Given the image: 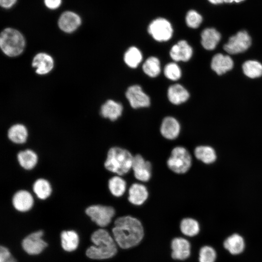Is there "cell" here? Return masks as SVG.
<instances>
[{"label": "cell", "mask_w": 262, "mask_h": 262, "mask_svg": "<svg viewBox=\"0 0 262 262\" xmlns=\"http://www.w3.org/2000/svg\"><path fill=\"white\" fill-rule=\"evenodd\" d=\"M112 229L113 237L117 246L123 249L136 246L143 240L144 230L139 220L130 215L117 218Z\"/></svg>", "instance_id": "cell-1"}, {"label": "cell", "mask_w": 262, "mask_h": 262, "mask_svg": "<svg viewBox=\"0 0 262 262\" xmlns=\"http://www.w3.org/2000/svg\"><path fill=\"white\" fill-rule=\"evenodd\" d=\"M91 240L94 245L88 247L86 251L88 258L101 260L111 258L116 254L117 244L106 230L99 229L95 231Z\"/></svg>", "instance_id": "cell-2"}, {"label": "cell", "mask_w": 262, "mask_h": 262, "mask_svg": "<svg viewBox=\"0 0 262 262\" xmlns=\"http://www.w3.org/2000/svg\"><path fill=\"white\" fill-rule=\"evenodd\" d=\"M133 156L128 150L113 147L107 153L104 163L105 168L118 176L127 174L131 168Z\"/></svg>", "instance_id": "cell-3"}, {"label": "cell", "mask_w": 262, "mask_h": 262, "mask_svg": "<svg viewBox=\"0 0 262 262\" xmlns=\"http://www.w3.org/2000/svg\"><path fill=\"white\" fill-rule=\"evenodd\" d=\"M0 46L2 51L6 55L10 57L16 56L23 51L25 40L19 31L8 28L1 33Z\"/></svg>", "instance_id": "cell-4"}, {"label": "cell", "mask_w": 262, "mask_h": 262, "mask_svg": "<svg viewBox=\"0 0 262 262\" xmlns=\"http://www.w3.org/2000/svg\"><path fill=\"white\" fill-rule=\"evenodd\" d=\"M192 164V158L189 151L184 147L178 146L171 151L167 161L168 167L177 174L187 172Z\"/></svg>", "instance_id": "cell-5"}, {"label": "cell", "mask_w": 262, "mask_h": 262, "mask_svg": "<svg viewBox=\"0 0 262 262\" xmlns=\"http://www.w3.org/2000/svg\"><path fill=\"white\" fill-rule=\"evenodd\" d=\"M91 220L101 227L108 226L115 214V210L111 206L93 205L85 210Z\"/></svg>", "instance_id": "cell-6"}, {"label": "cell", "mask_w": 262, "mask_h": 262, "mask_svg": "<svg viewBox=\"0 0 262 262\" xmlns=\"http://www.w3.org/2000/svg\"><path fill=\"white\" fill-rule=\"evenodd\" d=\"M251 44V38L247 32L241 31L231 36L223 46L225 51L230 54H236L246 50Z\"/></svg>", "instance_id": "cell-7"}, {"label": "cell", "mask_w": 262, "mask_h": 262, "mask_svg": "<svg viewBox=\"0 0 262 262\" xmlns=\"http://www.w3.org/2000/svg\"><path fill=\"white\" fill-rule=\"evenodd\" d=\"M147 30L152 37L159 42L168 41L173 34L171 23L164 18H158L153 20L149 24Z\"/></svg>", "instance_id": "cell-8"}, {"label": "cell", "mask_w": 262, "mask_h": 262, "mask_svg": "<svg viewBox=\"0 0 262 262\" xmlns=\"http://www.w3.org/2000/svg\"><path fill=\"white\" fill-rule=\"evenodd\" d=\"M43 231L38 230L27 236L22 242L24 250L30 255L40 254L47 247V243L42 239Z\"/></svg>", "instance_id": "cell-9"}, {"label": "cell", "mask_w": 262, "mask_h": 262, "mask_svg": "<svg viewBox=\"0 0 262 262\" xmlns=\"http://www.w3.org/2000/svg\"><path fill=\"white\" fill-rule=\"evenodd\" d=\"M125 95L131 107L134 109L147 107L150 105L149 97L143 91L141 87L138 85H133L128 87Z\"/></svg>", "instance_id": "cell-10"}, {"label": "cell", "mask_w": 262, "mask_h": 262, "mask_svg": "<svg viewBox=\"0 0 262 262\" xmlns=\"http://www.w3.org/2000/svg\"><path fill=\"white\" fill-rule=\"evenodd\" d=\"M135 178L141 181H148L151 176V164L140 154L133 156L132 167Z\"/></svg>", "instance_id": "cell-11"}, {"label": "cell", "mask_w": 262, "mask_h": 262, "mask_svg": "<svg viewBox=\"0 0 262 262\" xmlns=\"http://www.w3.org/2000/svg\"><path fill=\"white\" fill-rule=\"evenodd\" d=\"M171 257L175 260L183 261L190 255V242L182 237H176L171 243Z\"/></svg>", "instance_id": "cell-12"}, {"label": "cell", "mask_w": 262, "mask_h": 262, "mask_svg": "<svg viewBox=\"0 0 262 262\" xmlns=\"http://www.w3.org/2000/svg\"><path fill=\"white\" fill-rule=\"evenodd\" d=\"M81 24V17L78 15L71 11L65 12L61 15L58 20L60 29L67 33L75 31Z\"/></svg>", "instance_id": "cell-13"}, {"label": "cell", "mask_w": 262, "mask_h": 262, "mask_svg": "<svg viewBox=\"0 0 262 262\" xmlns=\"http://www.w3.org/2000/svg\"><path fill=\"white\" fill-rule=\"evenodd\" d=\"M171 58L175 61L187 62L191 58L193 49L185 40H180L170 51Z\"/></svg>", "instance_id": "cell-14"}, {"label": "cell", "mask_w": 262, "mask_h": 262, "mask_svg": "<svg viewBox=\"0 0 262 262\" xmlns=\"http://www.w3.org/2000/svg\"><path fill=\"white\" fill-rule=\"evenodd\" d=\"M180 127L178 120L171 116L165 117L161 124L160 132L162 135L168 140L176 139L179 135Z\"/></svg>", "instance_id": "cell-15"}, {"label": "cell", "mask_w": 262, "mask_h": 262, "mask_svg": "<svg viewBox=\"0 0 262 262\" xmlns=\"http://www.w3.org/2000/svg\"><path fill=\"white\" fill-rule=\"evenodd\" d=\"M33 66L35 72L39 75H45L49 73L53 68L54 61L49 55L46 53H39L33 58Z\"/></svg>", "instance_id": "cell-16"}, {"label": "cell", "mask_w": 262, "mask_h": 262, "mask_svg": "<svg viewBox=\"0 0 262 262\" xmlns=\"http://www.w3.org/2000/svg\"><path fill=\"white\" fill-rule=\"evenodd\" d=\"M211 66L217 74L221 75L233 68V61L229 55L217 53L213 56Z\"/></svg>", "instance_id": "cell-17"}, {"label": "cell", "mask_w": 262, "mask_h": 262, "mask_svg": "<svg viewBox=\"0 0 262 262\" xmlns=\"http://www.w3.org/2000/svg\"><path fill=\"white\" fill-rule=\"evenodd\" d=\"M12 203L16 210L25 212L32 208L33 204V199L29 192L25 190H20L16 192L13 196Z\"/></svg>", "instance_id": "cell-18"}, {"label": "cell", "mask_w": 262, "mask_h": 262, "mask_svg": "<svg viewBox=\"0 0 262 262\" xmlns=\"http://www.w3.org/2000/svg\"><path fill=\"white\" fill-rule=\"evenodd\" d=\"M148 196L146 187L140 183L132 184L129 190L128 200L130 203L136 206L144 204Z\"/></svg>", "instance_id": "cell-19"}, {"label": "cell", "mask_w": 262, "mask_h": 262, "mask_svg": "<svg viewBox=\"0 0 262 262\" xmlns=\"http://www.w3.org/2000/svg\"><path fill=\"white\" fill-rule=\"evenodd\" d=\"M201 43L203 47L208 50L214 49L221 39V34L213 28L205 29L201 33Z\"/></svg>", "instance_id": "cell-20"}, {"label": "cell", "mask_w": 262, "mask_h": 262, "mask_svg": "<svg viewBox=\"0 0 262 262\" xmlns=\"http://www.w3.org/2000/svg\"><path fill=\"white\" fill-rule=\"evenodd\" d=\"M123 111V106L121 103L109 99L101 107V115L111 121H115L119 117Z\"/></svg>", "instance_id": "cell-21"}, {"label": "cell", "mask_w": 262, "mask_h": 262, "mask_svg": "<svg viewBox=\"0 0 262 262\" xmlns=\"http://www.w3.org/2000/svg\"><path fill=\"white\" fill-rule=\"evenodd\" d=\"M167 97L171 103L179 105L188 100L189 93L181 84H175L168 88Z\"/></svg>", "instance_id": "cell-22"}, {"label": "cell", "mask_w": 262, "mask_h": 262, "mask_svg": "<svg viewBox=\"0 0 262 262\" xmlns=\"http://www.w3.org/2000/svg\"><path fill=\"white\" fill-rule=\"evenodd\" d=\"M223 246L230 254L237 255L244 251L245 244L243 238L239 234L234 233L224 241Z\"/></svg>", "instance_id": "cell-23"}, {"label": "cell", "mask_w": 262, "mask_h": 262, "mask_svg": "<svg viewBox=\"0 0 262 262\" xmlns=\"http://www.w3.org/2000/svg\"><path fill=\"white\" fill-rule=\"evenodd\" d=\"M61 245L66 251L75 250L79 244V236L74 230H65L61 234Z\"/></svg>", "instance_id": "cell-24"}, {"label": "cell", "mask_w": 262, "mask_h": 262, "mask_svg": "<svg viewBox=\"0 0 262 262\" xmlns=\"http://www.w3.org/2000/svg\"><path fill=\"white\" fill-rule=\"evenodd\" d=\"M9 139L18 144L25 143L28 137V131L22 124H16L11 126L8 131Z\"/></svg>", "instance_id": "cell-25"}, {"label": "cell", "mask_w": 262, "mask_h": 262, "mask_svg": "<svg viewBox=\"0 0 262 262\" xmlns=\"http://www.w3.org/2000/svg\"><path fill=\"white\" fill-rule=\"evenodd\" d=\"M195 157L198 160L206 164L213 163L216 159V154L214 149L208 146H199L194 150Z\"/></svg>", "instance_id": "cell-26"}, {"label": "cell", "mask_w": 262, "mask_h": 262, "mask_svg": "<svg viewBox=\"0 0 262 262\" xmlns=\"http://www.w3.org/2000/svg\"><path fill=\"white\" fill-rule=\"evenodd\" d=\"M17 158L20 166L27 170L33 169L36 165L38 161L36 154L30 149L20 151L17 154Z\"/></svg>", "instance_id": "cell-27"}, {"label": "cell", "mask_w": 262, "mask_h": 262, "mask_svg": "<svg viewBox=\"0 0 262 262\" xmlns=\"http://www.w3.org/2000/svg\"><path fill=\"white\" fill-rule=\"evenodd\" d=\"M180 228L181 233L185 236L193 237L199 232L198 222L192 218H185L180 222Z\"/></svg>", "instance_id": "cell-28"}, {"label": "cell", "mask_w": 262, "mask_h": 262, "mask_svg": "<svg viewBox=\"0 0 262 262\" xmlns=\"http://www.w3.org/2000/svg\"><path fill=\"white\" fill-rule=\"evenodd\" d=\"M244 73L251 79L257 78L262 76V64L255 60L246 61L242 66Z\"/></svg>", "instance_id": "cell-29"}, {"label": "cell", "mask_w": 262, "mask_h": 262, "mask_svg": "<svg viewBox=\"0 0 262 262\" xmlns=\"http://www.w3.org/2000/svg\"><path fill=\"white\" fill-rule=\"evenodd\" d=\"M126 185L125 180L118 175L112 177L108 181L110 192L116 197H120L124 194Z\"/></svg>", "instance_id": "cell-30"}, {"label": "cell", "mask_w": 262, "mask_h": 262, "mask_svg": "<svg viewBox=\"0 0 262 262\" xmlns=\"http://www.w3.org/2000/svg\"><path fill=\"white\" fill-rule=\"evenodd\" d=\"M142 60V54L135 47L129 48L125 52L124 60L126 64L131 68H136Z\"/></svg>", "instance_id": "cell-31"}, {"label": "cell", "mask_w": 262, "mask_h": 262, "mask_svg": "<svg viewBox=\"0 0 262 262\" xmlns=\"http://www.w3.org/2000/svg\"><path fill=\"white\" fill-rule=\"evenodd\" d=\"M33 191L39 199H45L50 195L51 188L48 180L39 179L33 185Z\"/></svg>", "instance_id": "cell-32"}, {"label": "cell", "mask_w": 262, "mask_h": 262, "mask_svg": "<svg viewBox=\"0 0 262 262\" xmlns=\"http://www.w3.org/2000/svg\"><path fill=\"white\" fill-rule=\"evenodd\" d=\"M143 71L147 76L154 78L161 72L160 63L159 59L153 56L148 58L142 66Z\"/></svg>", "instance_id": "cell-33"}, {"label": "cell", "mask_w": 262, "mask_h": 262, "mask_svg": "<svg viewBox=\"0 0 262 262\" xmlns=\"http://www.w3.org/2000/svg\"><path fill=\"white\" fill-rule=\"evenodd\" d=\"M216 253L212 247L208 246H202L199 252V262H214Z\"/></svg>", "instance_id": "cell-34"}, {"label": "cell", "mask_w": 262, "mask_h": 262, "mask_svg": "<svg viewBox=\"0 0 262 262\" xmlns=\"http://www.w3.org/2000/svg\"><path fill=\"white\" fill-rule=\"evenodd\" d=\"M164 74L167 79L172 81H177L180 78L181 72L177 64L170 63L165 66Z\"/></svg>", "instance_id": "cell-35"}, {"label": "cell", "mask_w": 262, "mask_h": 262, "mask_svg": "<svg viewBox=\"0 0 262 262\" xmlns=\"http://www.w3.org/2000/svg\"><path fill=\"white\" fill-rule=\"evenodd\" d=\"M187 25L190 28L195 29L198 28L202 21V16L194 10L189 11L185 17Z\"/></svg>", "instance_id": "cell-36"}, {"label": "cell", "mask_w": 262, "mask_h": 262, "mask_svg": "<svg viewBox=\"0 0 262 262\" xmlns=\"http://www.w3.org/2000/svg\"><path fill=\"white\" fill-rule=\"evenodd\" d=\"M0 262H16L7 248L0 247Z\"/></svg>", "instance_id": "cell-37"}, {"label": "cell", "mask_w": 262, "mask_h": 262, "mask_svg": "<svg viewBox=\"0 0 262 262\" xmlns=\"http://www.w3.org/2000/svg\"><path fill=\"white\" fill-rule=\"evenodd\" d=\"M62 0H44V3L49 9L54 10L61 4Z\"/></svg>", "instance_id": "cell-38"}, {"label": "cell", "mask_w": 262, "mask_h": 262, "mask_svg": "<svg viewBox=\"0 0 262 262\" xmlns=\"http://www.w3.org/2000/svg\"><path fill=\"white\" fill-rule=\"evenodd\" d=\"M16 0H0L1 7L4 8H10L16 3Z\"/></svg>", "instance_id": "cell-39"}, {"label": "cell", "mask_w": 262, "mask_h": 262, "mask_svg": "<svg viewBox=\"0 0 262 262\" xmlns=\"http://www.w3.org/2000/svg\"><path fill=\"white\" fill-rule=\"evenodd\" d=\"M208 1L214 4H220L223 2H225V0H208Z\"/></svg>", "instance_id": "cell-40"}, {"label": "cell", "mask_w": 262, "mask_h": 262, "mask_svg": "<svg viewBox=\"0 0 262 262\" xmlns=\"http://www.w3.org/2000/svg\"><path fill=\"white\" fill-rule=\"evenodd\" d=\"M244 0H225V2L231 3V2H235L238 3V2L243 1Z\"/></svg>", "instance_id": "cell-41"}]
</instances>
